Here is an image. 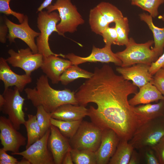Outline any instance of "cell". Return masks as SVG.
Wrapping results in <instances>:
<instances>
[{
  "label": "cell",
  "mask_w": 164,
  "mask_h": 164,
  "mask_svg": "<svg viewBox=\"0 0 164 164\" xmlns=\"http://www.w3.org/2000/svg\"><path fill=\"white\" fill-rule=\"evenodd\" d=\"M115 27L118 35L117 45L126 46L128 43L129 38V21L127 17H123L114 22Z\"/></svg>",
  "instance_id": "f546056e"
},
{
  "label": "cell",
  "mask_w": 164,
  "mask_h": 164,
  "mask_svg": "<svg viewBox=\"0 0 164 164\" xmlns=\"http://www.w3.org/2000/svg\"><path fill=\"white\" fill-rule=\"evenodd\" d=\"M27 116L28 119L24 124L27 132L26 149L42 137L41 129L37 121L36 115L28 114Z\"/></svg>",
  "instance_id": "484cf974"
},
{
  "label": "cell",
  "mask_w": 164,
  "mask_h": 164,
  "mask_svg": "<svg viewBox=\"0 0 164 164\" xmlns=\"http://www.w3.org/2000/svg\"><path fill=\"white\" fill-rule=\"evenodd\" d=\"M164 66V50L162 54L158 58L157 60L151 64L150 67L149 72L153 76L157 71Z\"/></svg>",
  "instance_id": "f35d334b"
},
{
  "label": "cell",
  "mask_w": 164,
  "mask_h": 164,
  "mask_svg": "<svg viewBox=\"0 0 164 164\" xmlns=\"http://www.w3.org/2000/svg\"><path fill=\"white\" fill-rule=\"evenodd\" d=\"M8 28L5 24H1L0 25V42L2 43H5L6 41Z\"/></svg>",
  "instance_id": "ab89813d"
},
{
  "label": "cell",
  "mask_w": 164,
  "mask_h": 164,
  "mask_svg": "<svg viewBox=\"0 0 164 164\" xmlns=\"http://www.w3.org/2000/svg\"><path fill=\"white\" fill-rule=\"evenodd\" d=\"M141 164V161L140 155L136 149H134L128 164Z\"/></svg>",
  "instance_id": "60d3db41"
},
{
  "label": "cell",
  "mask_w": 164,
  "mask_h": 164,
  "mask_svg": "<svg viewBox=\"0 0 164 164\" xmlns=\"http://www.w3.org/2000/svg\"><path fill=\"white\" fill-rule=\"evenodd\" d=\"M15 128L9 118L0 117V139L3 148L12 154L19 152L20 148L26 144V139Z\"/></svg>",
  "instance_id": "7c38bea8"
},
{
  "label": "cell",
  "mask_w": 164,
  "mask_h": 164,
  "mask_svg": "<svg viewBox=\"0 0 164 164\" xmlns=\"http://www.w3.org/2000/svg\"><path fill=\"white\" fill-rule=\"evenodd\" d=\"M164 3V0H134L131 3L148 12L152 18H155L159 15V7Z\"/></svg>",
  "instance_id": "4dcf8cb0"
},
{
  "label": "cell",
  "mask_w": 164,
  "mask_h": 164,
  "mask_svg": "<svg viewBox=\"0 0 164 164\" xmlns=\"http://www.w3.org/2000/svg\"><path fill=\"white\" fill-rule=\"evenodd\" d=\"M111 45L105 44L102 48H98L93 45L91 54L86 57H81L73 53L65 55V58L69 60L72 65H77L86 62L103 63H112L116 65L121 66V61L112 50Z\"/></svg>",
  "instance_id": "4fadbf2b"
},
{
  "label": "cell",
  "mask_w": 164,
  "mask_h": 164,
  "mask_svg": "<svg viewBox=\"0 0 164 164\" xmlns=\"http://www.w3.org/2000/svg\"><path fill=\"white\" fill-rule=\"evenodd\" d=\"M36 108V115L38 123L41 129L42 137L50 128L52 125L51 114L47 112L42 106H38Z\"/></svg>",
  "instance_id": "1f68e13d"
},
{
  "label": "cell",
  "mask_w": 164,
  "mask_h": 164,
  "mask_svg": "<svg viewBox=\"0 0 164 164\" xmlns=\"http://www.w3.org/2000/svg\"><path fill=\"white\" fill-rule=\"evenodd\" d=\"M101 36L105 44L117 45L118 35L115 27H108L103 32Z\"/></svg>",
  "instance_id": "e575fe53"
},
{
  "label": "cell",
  "mask_w": 164,
  "mask_h": 164,
  "mask_svg": "<svg viewBox=\"0 0 164 164\" xmlns=\"http://www.w3.org/2000/svg\"><path fill=\"white\" fill-rule=\"evenodd\" d=\"M28 16L25 15L23 22L20 24H15L6 18L5 24L8 28L7 38L10 43L15 42V39H19L24 42L34 53H38L35 38L40 35L29 26Z\"/></svg>",
  "instance_id": "8fae6325"
},
{
  "label": "cell",
  "mask_w": 164,
  "mask_h": 164,
  "mask_svg": "<svg viewBox=\"0 0 164 164\" xmlns=\"http://www.w3.org/2000/svg\"><path fill=\"white\" fill-rule=\"evenodd\" d=\"M158 18L159 19L161 20L164 22V14L162 15H159L158 17Z\"/></svg>",
  "instance_id": "bcb514c9"
},
{
  "label": "cell",
  "mask_w": 164,
  "mask_h": 164,
  "mask_svg": "<svg viewBox=\"0 0 164 164\" xmlns=\"http://www.w3.org/2000/svg\"><path fill=\"white\" fill-rule=\"evenodd\" d=\"M139 88V92L128 100L129 104L133 106L164 100V96L150 82Z\"/></svg>",
  "instance_id": "ffe728a7"
},
{
  "label": "cell",
  "mask_w": 164,
  "mask_h": 164,
  "mask_svg": "<svg viewBox=\"0 0 164 164\" xmlns=\"http://www.w3.org/2000/svg\"><path fill=\"white\" fill-rule=\"evenodd\" d=\"M131 0V1H133L134 0Z\"/></svg>",
  "instance_id": "7dc6e473"
},
{
  "label": "cell",
  "mask_w": 164,
  "mask_h": 164,
  "mask_svg": "<svg viewBox=\"0 0 164 164\" xmlns=\"http://www.w3.org/2000/svg\"><path fill=\"white\" fill-rule=\"evenodd\" d=\"M63 164H73L70 151L67 152L65 155L62 161Z\"/></svg>",
  "instance_id": "b9f144b4"
},
{
  "label": "cell",
  "mask_w": 164,
  "mask_h": 164,
  "mask_svg": "<svg viewBox=\"0 0 164 164\" xmlns=\"http://www.w3.org/2000/svg\"><path fill=\"white\" fill-rule=\"evenodd\" d=\"M140 19L145 23L152 32L153 37L154 46L152 48L160 56L164 49V28H160L154 24L152 17L144 12L139 15Z\"/></svg>",
  "instance_id": "44dd1931"
},
{
  "label": "cell",
  "mask_w": 164,
  "mask_h": 164,
  "mask_svg": "<svg viewBox=\"0 0 164 164\" xmlns=\"http://www.w3.org/2000/svg\"><path fill=\"white\" fill-rule=\"evenodd\" d=\"M20 92L15 87L14 89L9 88L4 89L2 95L5 101L0 109L3 114L8 116V118L18 130L26 121L23 109L25 99L21 96Z\"/></svg>",
  "instance_id": "ba28073f"
},
{
  "label": "cell",
  "mask_w": 164,
  "mask_h": 164,
  "mask_svg": "<svg viewBox=\"0 0 164 164\" xmlns=\"http://www.w3.org/2000/svg\"><path fill=\"white\" fill-rule=\"evenodd\" d=\"M50 132V128L42 137L25 150L12 154L22 156L28 160L31 164H55L52 155L48 146Z\"/></svg>",
  "instance_id": "30bf717a"
},
{
  "label": "cell",
  "mask_w": 164,
  "mask_h": 164,
  "mask_svg": "<svg viewBox=\"0 0 164 164\" xmlns=\"http://www.w3.org/2000/svg\"><path fill=\"white\" fill-rule=\"evenodd\" d=\"M150 65L144 64H137L132 66L119 67L116 70L125 79L132 81L133 84L139 88L151 82L153 76L149 73Z\"/></svg>",
  "instance_id": "2e32d148"
},
{
  "label": "cell",
  "mask_w": 164,
  "mask_h": 164,
  "mask_svg": "<svg viewBox=\"0 0 164 164\" xmlns=\"http://www.w3.org/2000/svg\"><path fill=\"white\" fill-rule=\"evenodd\" d=\"M70 152L74 164H97L95 152L72 148Z\"/></svg>",
  "instance_id": "f1b7e54d"
},
{
  "label": "cell",
  "mask_w": 164,
  "mask_h": 164,
  "mask_svg": "<svg viewBox=\"0 0 164 164\" xmlns=\"http://www.w3.org/2000/svg\"><path fill=\"white\" fill-rule=\"evenodd\" d=\"M89 22L92 31L101 36L109 24L96 6L90 10Z\"/></svg>",
  "instance_id": "d4e9b609"
},
{
  "label": "cell",
  "mask_w": 164,
  "mask_h": 164,
  "mask_svg": "<svg viewBox=\"0 0 164 164\" xmlns=\"http://www.w3.org/2000/svg\"><path fill=\"white\" fill-rule=\"evenodd\" d=\"M72 65L71 62L68 59L51 55L43 57L40 68L52 83L56 84L60 82V77L63 73Z\"/></svg>",
  "instance_id": "ac0fdd59"
},
{
  "label": "cell",
  "mask_w": 164,
  "mask_h": 164,
  "mask_svg": "<svg viewBox=\"0 0 164 164\" xmlns=\"http://www.w3.org/2000/svg\"><path fill=\"white\" fill-rule=\"evenodd\" d=\"M48 140V146L55 164H61L66 153L71 150L69 140L56 126L51 125Z\"/></svg>",
  "instance_id": "9a60e30c"
},
{
  "label": "cell",
  "mask_w": 164,
  "mask_h": 164,
  "mask_svg": "<svg viewBox=\"0 0 164 164\" xmlns=\"http://www.w3.org/2000/svg\"><path fill=\"white\" fill-rule=\"evenodd\" d=\"M163 67L164 68V66Z\"/></svg>",
  "instance_id": "c3c4849f"
},
{
  "label": "cell",
  "mask_w": 164,
  "mask_h": 164,
  "mask_svg": "<svg viewBox=\"0 0 164 164\" xmlns=\"http://www.w3.org/2000/svg\"><path fill=\"white\" fill-rule=\"evenodd\" d=\"M137 150L140 156L141 164H160L152 147L146 146Z\"/></svg>",
  "instance_id": "d6a6232c"
},
{
  "label": "cell",
  "mask_w": 164,
  "mask_h": 164,
  "mask_svg": "<svg viewBox=\"0 0 164 164\" xmlns=\"http://www.w3.org/2000/svg\"><path fill=\"white\" fill-rule=\"evenodd\" d=\"M96 6L109 24L124 17L121 10L108 2H102Z\"/></svg>",
  "instance_id": "83f0119b"
},
{
  "label": "cell",
  "mask_w": 164,
  "mask_h": 164,
  "mask_svg": "<svg viewBox=\"0 0 164 164\" xmlns=\"http://www.w3.org/2000/svg\"><path fill=\"white\" fill-rule=\"evenodd\" d=\"M11 0H0V12L6 15H12L18 20L20 23L24 21L25 15L12 10L9 6Z\"/></svg>",
  "instance_id": "836d02e7"
},
{
  "label": "cell",
  "mask_w": 164,
  "mask_h": 164,
  "mask_svg": "<svg viewBox=\"0 0 164 164\" xmlns=\"http://www.w3.org/2000/svg\"><path fill=\"white\" fill-rule=\"evenodd\" d=\"M152 147L155 152L160 164H164V137Z\"/></svg>",
  "instance_id": "8d00e7d4"
},
{
  "label": "cell",
  "mask_w": 164,
  "mask_h": 164,
  "mask_svg": "<svg viewBox=\"0 0 164 164\" xmlns=\"http://www.w3.org/2000/svg\"><path fill=\"white\" fill-rule=\"evenodd\" d=\"M154 40H149L144 43H136L132 37L129 38L125 49L115 53L121 61V67H129L137 64L151 65L159 57V55L152 48Z\"/></svg>",
  "instance_id": "3957f363"
},
{
  "label": "cell",
  "mask_w": 164,
  "mask_h": 164,
  "mask_svg": "<svg viewBox=\"0 0 164 164\" xmlns=\"http://www.w3.org/2000/svg\"><path fill=\"white\" fill-rule=\"evenodd\" d=\"M93 73L83 69L77 65H72L67 68L61 75L60 81L62 85H66L79 78H91Z\"/></svg>",
  "instance_id": "cb8c5ba5"
},
{
  "label": "cell",
  "mask_w": 164,
  "mask_h": 164,
  "mask_svg": "<svg viewBox=\"0 0 164 164\" xmlns=\"http://www.w3.org/2000/svg\"><path fill=\"white\" fill-rule=\"evenodd\" d=\"M18 164H31V163L28 160L23 158L21 161H18Z\"/></svg>",
  "instance_id": "ee69618b"
},
{
  "label": "cell",
  "mask_w": 164,
  "mask_h": 164,
  "mask_svg": "<svg viewBox=\"0 0 164 164\" xmlns=\"http://www.w3.org/2000/svg\"><path fill=\"white\" fill-rule=\"evenodd\" d=\"M60 20L59 13L54 11L49 12L42 11L39 12L37 18V26L40 35L37 37L36 44L38 53L43 57L50 55H54L65 58V55L57 54L51 50L49 43V37L53 32H58L56 29L57 23Z\"/></svg>",
  "instance_id": "8992f818"
},
{
  "label": "cell",
  "mask_w": 164,
  "mask_h": 164,
  "mask_svg": "<svg viewBox=\"0 0 164 164\" xmlns=\"http://www.w3.org/2000/svg\"><path fill=\"white\" fill-rule=\"evenodd\" d=\"M82 121H65L51 118V124L57 127L62 135L69 139L75 134Z\"/></svg>",
  "instance_id": "4316f807"
},
{
  "label": "cell",
  "mask_w": 164,
  "mask_h": 164,
  "mask_svg": "<svg viewBox=\"0 0 164 164\" xmlns=\"http://www.w3.org/2000/svg\"><path fill=\"white\" fill-rule=\"evenodd\" d=\"M5 101L4 97L2 94H0V109L4 105Z\"/></svg>",
  "instance_id": "f6af8a7d"
},
{
  "label": "cell",
  "mask_w": 164,
  "mask_h": 164,
  "mask_svg": "<svg viewBox=\"0 0 164 164\" xmlns=\"http://www.w3.org/2000/svg\"><path fill=\"white\" fill-rule=\"evenodd\" d=\"M53 0H45L37 8V12H39L42 11L48 6L51 5L52 2Z\"/></svg>",
  "instance_id": "7bdbcfd3"
},
{
  "label": "cell",
  "mask_w": 164,
  "mask_h": 164,
  "mask_svg": "<svg viewBox=\"0 0 164 164\" xmlns=\"http://www.w3.org/2000/svg\"><path fill=\"white\" fill-rule=\"evenodd\" d=\"M120 140L118 135L112 129L103 130L100 145L95 152L97 164H108Z\"/></svg>",
  "instance_id": "5bb4252c"
},
{
  "label": "cell",
  "mask_w": 164,
  "mask_h": 164,
  "mask_svg": "<svg viewBox=\"0 0 164 164\" xmlns=\"http://www.w3.org/2000/svg\"><path fill=\"white\" fill-rule=\"evenodd\" d=\"M103 131L92 122L82 121L75 134L69 140L71 148L95 152L100 145Z\"/></svg>",
  "instance_id": "52a82bcc"
},
{
  "label": "cell",
  "mask_w": 164,
  "mask_h": 164,
  "mask_svg": "<svg viewBox=\"0 0 164 164\" xmlns=\"http://www.w3.org/2000/svg\"><path fill=\"white\" fill-rule=\"evenodd\" d=\"M137 92V87L104 64L94 68L93 76L80 86L75 96L79 105L97 104L96 108L88 109L92 122L103 130L112 129L120 140L129 141L147 121L129 103V95Z\"/></svg>",
  "instance_id": "6da1fadb"
},
{
  "label": "cell",
  "mask_w": 164,
  "mask_h": 164,
  "mask_svg": "<svg viewBox=\"0 0 164 164\" xmlns=\"http://www.w3.org/2000/svg\"><path fill=\"white\" fill-rule=\"evenodd\" d=\"M52 118L65 121L82 120L88 115L85 107L67 104L62 105L50 113Z\"/></svg>",
  "instance_id": "d6986e66"
},
{
  "label": "cell",
  "mask_w": 164,
  "mask_h": 164,
  "mask_svg": "<svg viewBox=\"0 0 164 164\" xmlns=\"http://www.w3.org/2000/svg\"><path fill=\"white\" fill-rule=\"evenodd\" d=\"M164 137V116L149 120L136 130L128 142L134 149L152 147Z\"/></svg>",
  "instance_id": "5b68a950"
},
{
  "label": "cell",
  "mask_w": 164,
  "mask_h": 164,
  "mask_svg": "<svg viewBox=\"0 0 164 164\" xmlns=\"http://www.w3.org/2000/svg\"><path fill=\"white\" fill-rule=\"evenodd\" d=\"M135 111L141 115L146 121L164 116V100L157 103H150L134 106Z\"/></svg>",
  "instance_id": "7402d4cb"
},
{
  "label": "cell",
  "mask_w": 164,
  "mask_h": 164,
  "mask_svg": "<svg viewBox=\"0 0 164 164\" xmlns=\"http://www.w3.org/2000/svg\"><path fill=\"white\" fill-rule=\"evenodd\" d=\"M46 9L49 12L56 10L59 12L60 20L56 29L59 35L64 36L66 32L73 33L77 30L78 26L84 23V20L71 0H56Z\"/></svg>",
  "instance_id": "277c9868"
},
{
  "label": "cell",
  "mask_w": 164,
  "mask_h": 164,
  "mask_svg": "<svg viewBox=\"0 0 164 164\" xmlns=\"http://www.w3.org/2000/svg\"><path fill=\"white\" fill-rule=\"evenodd\" d=\"M24 90L27 99L34 107L42 106L50 113L64 104L79 105L74 91L68 89L60 90L53 88L46 75H42L37 79L35 87L26 88Z\"/></svg>",
  "instance_id": "7a4b0ae2"
},
{
  "label": "cell",
  "mask_w": 164,
  "mask_h": 164,
  "mask_svg": "<svg viewBox=\"0 0 164 164\" xmlns=\"http://www.w3.org/2000/svg\"><path fill=\"white\" fill-rule=\"evenodd\" d=\"M6 152L3 148L0 149V164H18L17 159Z\"/></svg>",
  "instance_id": "74e56055"
},
{
  "label": "cell",
  "mask_w": 164,
  "mask_h": 164,
  "mask_svg": "<svg viewBox=\"0 0 164 164\" xmlns=\"http://www.w3.org/2000/svg\"><path fill=\"white\" fill-rule=\"evenodd\" d=\"M0 80L3 83L4 89L15 86L20 92L24 90L26 86L31 83V76L26 74H18L13 71L6 59L0 58Z\"/></svg>",
  "instance_id": "e0dca14e"
},
{
  "label": "cell",
  "mask_w": 164,
  "mask_h": 164,
  "mask_svg": "<svg viewBox=\"0 0 164 164\" xmlns=\"http://www.w3.org/2000/svg\"><path fill=\"white\" fill-rule=\"evenodd\" d=\"M150 82L164 96V68H160L156 72Z\"/></svg>",
  "instance_id": "d590c367"
},
{
  "label": "cell",
  "mask_w": 164,
  "mask_h": 164,
  "mask_svg": "<svg viewBox=\"0 0 164 164\" xmlns=\"http://www.w3.org/2000/svg\"><path fill=\"white\" fill-rule=\"evenodd\" d=\"M8 53L9 56L6 59L8 63L14 67L22 69L29 75L31 76L33 71L40 67L43 61L42 54L34 53L29 47L21 49L17 52L10 49Z\"/></svg>",
  "instance_id": "9c48e42d"
},
{
  "label": "cell",
  "mask_w": 164,
  "mask_h": 164,
  "mask_svg": "<svg viewBox=\"0 0 164 164\" xmlns=\"http://www.w3.org/2000/svg\"><path fill=\"white\" fill-rule=\"evenodd\" d=\"M134 149L128 141L120 140L116 151L108 164H128Z\"/></svg>",
  "instance_id": "603a6c76"
}]
</instances>
